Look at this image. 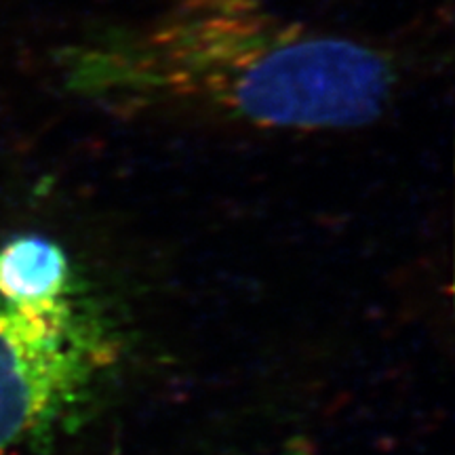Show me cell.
Listing matches in <instances>:
<instances>
[{"label": "cell", "mask_w": 455, "mask_h": 455, "mask_svg": "<svg viewBox=\"0 0 455 455\" xmlns=\"http://www.w3.org/2000/svg\"><path fill=\"white\" fill-rule=\"evenodd\" d=\"M281 455H306V453H301V451H287V453H281Z\"/></svg>", "instance_id": "obj_4"}, {"label": "cell", "mask_w": 455, "mask_h": 455, "mask_svg": "<svg viewBox=\"0 0 455 455\" xmlns=\"http://www.w3.org/2000/svg\"><path fill=\"white\" fill-rule=\"evenodd\" d=\"M78 287L70 258L51 238L20 235L0 247V299H53Z\"/></svg>", "instance_id": "obj_3"}, {"label": "cell", "mask_w": 455, "mask_h": 455, "mask_svg": "<svg viewBox=\"0 0 455 455\" xmlns=\"http://www.w3.org/2000/svg\"><path fill=\"white\" fill-rule=\"evenodd\" d=\"M68 93L121 114L268 131H341L384 116L401 84L382 47L287 21L259 0H184L60 53Z\"/></svg>", "instance_id": "obj_1"}, {"label": "cell", "mask_w": 455, "mask_h": 455, "mask_svg": "<svg viewBox=\"0 0 455 455\" xmlns=\"http://www.w3.org/2000/svg\"><path fill=\"white\" fill-rule=\"evenodd\" d=\"M110 323L76 291L0 299V455L34 449L66 428L114 367Z\"/></svg>", "instance_id": "obj_2"}]
</instances>
